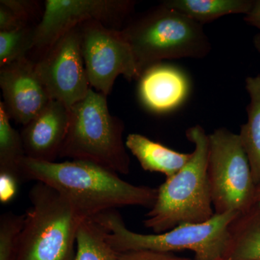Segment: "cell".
I'll return each instance as SVG.
<instances>
[{
	"label": "cell",
	"mask_w": 260,
	"mask_h": 260,
	"mask_svg": "<svg viewBox=\"0 0 260 260\" xmlns=\"http://www.w3.org/2000/svg\"><path fill=\"white\" fill-rule=\"evenodd\" d=\"M19 182L10 174L0 173V201L9 203L15 198Z\"/></svg>",
	"instance_id": "d4e9b609"
},
{
	"label": "cell",
	"mask_w": 260,
	"mask_h": 260,
	"mask_svg": "<svg viewBox=\"0 0 260 260\" xmlns=\"http://www.w3.org/2000/svg\"><path fill=\"white\" fill-rule=\"evenodd\" d=\"M138 80L140 102L150 112L162 114L174 110L189 94L187 77L172 65H153L145 70Z\"/></svg>",
	"instance_id": "4fadbf2b"
},
{
	"label": "cell",
	"mask_w": 260,
	"mask_h": 260,
	"mask_svg": "<svg viewBox=\"0 0 260 260\" xmlns=\"http://www.w3.org/2000/svg\"><path fill=\"white\" fill-rule=\"evenodd\" d=\"M36 25L0 31V68L28 57L34 49Z\"/></svg>",
	"instance_id": "ffe728a7"
},
{
	"label": "cell",
	"mask_w": 260,
	"mask_h": 260,
	"mask_svg": "<svg viewBox=\"0 0 260 260\" xmlns=\"http://www.w3.org/2000/svg\"><path fill=\"white\" fill-rule=\"evenodd\" d=\"M24 215L3 214L0 218V260H17L18 239L23 229Z\"/></svg>",
	"instance_id": "44dd1931"
},
{
	"label": "cell",
	"mask_w": 260,
	"mask_h": 260,
	"mask_svg": "<svg viewBox=\"0 0 260 260\" xmlns=\"http://www.w3.org/2000/svg\"><path fill=\"white\" fill-rule=\"evenodd\" d=\"M18 15L6 5L0 3V31H10L27 26Z\"/></svg>",
	"instance_id": "cb8c5ba5"
},
{
	"label": "cell",
	"mask_w": 260,
	"mask_h": 260,
	"mask_svg": "<svg viewBox=\"0 0 260 260\" xmlns=\"http://www.w3.org/2000/svg\"><path fill=\"white\" fill-rule=\"evenodd\" d=\"M124 124L109 112L107 96L90 88L70 109V122L59 158L95 162L128 174L130 158L123 140Z\"/></svg>",
	"instance_id": "5b68a950"
},
{
	"label": "cell",
	"mask_w": 260,
	"mask_h": 260,
	"mask_svg": "<svg viewBox=\"0 0 260 260\" xmlns=\"http://www.w3.org/2000/svg\"><path fill=\"white\" fill-rule=\"evenodd\" d=\"M186 137L194 146L190 159L159 186L155 204L143 221L155 234L181 224L205 223L215 215L208 176V135L195 125L186 130Z\"/></svg>",
	"instance_id": "7a4b0ae2"
},
{
	"label": "cell",
	"mask_w": 260,
	"mask_h": 260,
	"mask_svg": "<svg viewBox=\"0 0 260 260\" xmlns=\"http://www.w3.org/2000/svg\"><path fill=\"white\" fill-rule=\"evenodd\" d=\"M220 260H234V259H221Z\"/></svg>",
	"instance_id": "f1b7e54d"
},
{
	"label": "cell",
	"mask_w": 260,
	"mask_h": 260,
	"mask_svg": "<svg viewBox=\"0 0 260 260\" xmlns=\"http://www.w3.org/2000/svg\"><path fill=\"white\" fill-rule=\"evenodd\" d=\"M70 109L51 100L47 107L23 126L21 135L26 158L55 162L68 133Z\"/></svg>",
	"instance_id": "7c38bea8"
},
{
	"label": "cell",
	"mask_w": 260,
	"mask_h": 260,
	"mask_svg": "<svg viewBox=\"0 0 260 260\" xmlns=\"http://www.w3.org/2000/svg\"><path fill=\"white\" fill-rule=\"evenodd\" d=\"M80 50L90 87L108 95L119 75L132 81L140 74L133 49L121 30L89 20L78 25Z\"/></svg>",
	"instance_id": "ba28073f"
},
{
	"label": "cell",
	"mask_w": 260,
	"mask_h": 260,
	"mask_svg": "<svg viewBox=\"0 0 260 260\" xmlns=\"http://www.w3.org/2000/svg\"><path fill=\"white\" fill-rule=\"evenodd\" d=\"M121 32L133 49L140 76L165 59H200L211 50L203 25L162 3L133 17Z\"/></svg>",
	"instance_id": "3957f363"
},
{
	"label": "cell",
	"mask_w": 260,
	"mask_h": 260,
	"mask_svg": "<svg viewBox=\"0 0 260 260\" xmlns=\"http://www.w3.org/2000/svg\"><path fill=\"white\" fill-rule=\"evenodd\" d=\"M229 237L223 259L260 260V203L232 222Z\"/></svg>",
	"instance_id": "9a60e30c"
},
{
	"label": "cell",
	"mask_w": 260,
	"mask_h": 260,
	"mask_svg": "<svg viewBox=\"0 0 260 260\" xmlns=\"http://www.w3.org/2000/svg\"><path fill=\"white\" fill-rule=\"evenodd\" d=\"M119 260H195L177 256L169 252L151 250H134L118 253Z\"/></svg>",
	"instance_id": "603a6c76"
},
{
	"label": "cell",
	"mask_w": 260,
	"mask_h": 260,
	"mask_svg": "<svg viewBox=\"0 0 260 260\" xmlns=\"http://www.w3.org/2000/svg\"><path fill=\"white\" fill-rule=\"evenodd\" d=\"M246 89L250 102L246 107L247 121L241 126L239 136L257 187L260 185V75L246 78Z\"/></svg>",
	"instance_id": "2e32d148"
},
{
	"label": "cell",
	"mask_w": 260,
	"mask_h": 260,
	"mask_svg": "<svg viewBox=\"0 0 260 260\" xmlns=\"http://www.w3.org/2000/svg\"><path fill=\"white\" fill-rule=\"evenodd\" d=\"M0 87L10 119L23 126L51 101L37 74L35 61L28 57L0 68Z\"/></svg>",
	"instance_id": "8fae6325"
},
{
	"label": "cell",
	"mask_w": 260,
	"mask_h": 260,
	"mask_svg": "<svg viewBox=\"0 0 260 260\" xmlns=\"http://www.w3.org/2000/svg\"><path fill=\"white\" fill-rule=\"evenodd\" d=\"M244 20L260 30V0H254L252 8L244 16Z\"/></svg>",
	"instance_id": "484cf974"
},
{
	"label": "cell",
	"mask_w": 260,
	"mask_h": 260,
	"mask_svg": "<svg viewBox=\"0 0 260 260\" xmlns=\"http://www.w3.org/2000/svg\"><path fill=\"white\" fill-rule=\"evenodd\" d=\"M240 215L216 214L205 223L181 224L162 234H142L130 231L116 210L95 215L93 220L106 231L107 242L117 253L151 250L172 253L189 250L195 260H220L229 244V227Z\"/></svg>",
	"instance_id": "277c9868"
},
{
	"label": "cell",
	"mask_w": 260,
	"mask_h": 260,
	"mask_svg": "<svg viewBox=\"0 0 260 260\" xmlns=\"http://www.w3.org/2000/svg\"><path fill=\"white\" fill-rule=\"evenodd\" d=\"M4 104L0 102V173L23 181L22 166L26 158L21 135L12 126Z\"/></svg>",
	"instance_id": "ac0fdd59"
},
{
	"label": "cell",
	"mask_w": 260,
	"mask_h": 260,
	"mask_svg": "<svg viewBox=\"0 0 260 260\" xmlns=\"http://www.w3.org/2000/svg\"><path fill=\"white\" fill-rule=\"evenodd\" d=\"M136 4L132 0H47L36 25L32 51L40 57L67 32L89 20L121 30L133 18Z\"/></svg>",
	"instance_id": "9c48e42d"
},
{
	"label": "cell",
	"mask_w": 260,
	"mask_h": 260,
	"mask_svg": "<svg viewBox=\"0 0 260 260\" xmlns=\"http://www.w3.org/2000/svg\"><path fill=\"white\" fill-rule=\"evenodd\" d=\"M36 63V70L51 100L70 109L91 88L81 50L78 26L67 32Z\"/></svg>",
	"instance_id": "30bf717a"
},
{
	"label": "cell",
	"mask_w": 260,
	"mask_h": 260,
	"mask_svg": "<svg viewBox=\"0 0 260 260\" xmlns=\"http://www.w3.org/2000/svg\"><path fill=\"white\" fill-rule=\"evenodd\" d=\"M23 181L43 182L69 200L83 220L127 206L151 208L158 189L136 186L121 179L117 173L85 160L44 162L25 158Z\"/></svg>",
	"instance_id": "6da1fadb"
},
{
	"label": "cell",
	"mask_w": 260,
	"mask_h": 260,
	"mask_svg": "<svg viewBox=\"0 0 260 260\" xmlns=\"http://www.w3.org/2000/svg\"><path fill=\"white\" fill-rule=\"evenodd\" d=\"M29 199L32 205L24 215L17 260H73L83 219L64 195L44 183L37 181Z\"/></svg>",
	"instance_id": "8992f818"
},
{
	"label": "cell",
	"mask_w": 260,
	"mask_h": 260,
	"mask_svg": "<svg viewBox=\"0 0 260 260\" xmlns=\"http://www.w3.org/2000/svg\"><path fill=\"white\" fill-rule=\"evenodd\" d=\"M255 203V204L260 203V185L256 187Z\"/></svg>",
	"instance_id": "83f0119b"
},
{
	"label": "cell",
	"mask_w": 260,
	"mask_h": 260,
	"mask_svg": "<svg viewBox=\"0 0 260 260\" xmlns=\"http://www.w3.org/2000/svg\"><path fill=\"white\" fill-rule=\"evenodd\" d=\"M125 144L145 171L161 173L167 178L175 175L191 156V153H179L137 133L128 135Z\"/></svg>",
	"instance_id": "5bb4252c"
},
{
	"label": "cell",
	"mask_w": 260,
	"mask_h": 260,
	"mask_svg": "<svg viewBox=\"0 0 260 260\" xmlns=\"http://www.w3.org/2000/svg\"><path fill=\"white\" fill-rule=\"evenodd\" d=\"M0 3L13 10L27 25H31L32 20L40 13V6L37 1L29 0H1Z\"/></svg>",
	"instance_id": "7402d4cb"
},
{
	"label": "cell",
	"mask_w": 260,
	"mask_h": 260,
	"mask_svg": "<svg viewBox=\"0 0 260 260\" xmlns=\"http://www.w3.org/2000/svg\"><path fill=\"white\" fill-rule=\"evenodd\" d=\"M208 138V176L215 213H247L255 205L256 186L239 134L221 127Z\"/></svg>",
	"instance_id": "52a82bcc"
},
{
	"label": "cell",
	"mask_w": 260,
	"mask_h": 260,
	"mask_svg": "<svg viewBox=\"0 0 260 260\" xmlns=\"http://www.w3.org/2000/svg\"><path fill=\"white\" fill-rule=\"evenodd\" d=\"M253 41H254V47H255L256 50L260 54V34H257L254 36Z\"/></svg>",
	"instance_id": "4316f807"
},
{
	"label": "cell",
	"mask_w": 260,
	"mask_h": 260,
	"mask_svg": "<svg viewBox=\"0 0 260 260\" xmlns=\"http://www.w3.org/2000/svg\"><path fill=\"white\" fill-rule=\"evenodd\" d=\"M73 260H119L118 253L107 242L106 231L93 219L80 223Z\"/></svg>",
	"instance_id": "d6986e66"
},
{
	"label": "cell",
	"mask_w": 260,
	"mask_h": 260,
	"mask_svg": "<svg viewBox=\"0 0 260 260\" xmlns=\"http://www.w3.org/2000/svg\"><path fill=\"white\" fill-rule=\"evenodd\" d=\"M162 4L203 25L225 15H246L254 0H166Z\"/></svg>",
	"instance_id": "e0dca14e"
}]
</instances>
